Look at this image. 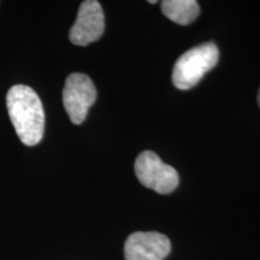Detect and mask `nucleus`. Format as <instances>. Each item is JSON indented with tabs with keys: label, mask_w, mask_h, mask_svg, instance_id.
Segmentation results:
<instances>
[{
	"label": "nucleus",
	"mask_w": 260,
	"mask_h": 260,
	"mask_svg": "<svg viewBox=\"0 0 260 260\" xmlns=\"http://www.w3.org/2000/svg\"><path fill=\"white\" fill-rule=\"evenodd\" d=\"M6 106L16 134L27 146H35L45 132V112L40 98L24 84L11 87L6 95Z\"/></svg>",
	"instance_id": "obj_1"
},
{
	"label": "nucleus",
	"mask_w": 260,
	"mask_h": 260,
	"mask_svg": "<svg viewBox=\"0 0 260 260\" xmlns=\"http://www.w3.org/2000/svg\"><path fill=\"white\" fill-rule=\"evenodd\" d=\"M218 47L213 42H206L184 52L176 60L172 70V83L177 89L188 90L217 65Z\"/></svg>",
	"instance_id": "obj_2"
},
{
	"label": "nucleus",
	"mask_w": 260,
	"mask_h": 260,
	"mask_svg": "<svg viewBox=\"0 0 260 260\" xmlns=\"http://www.w3.org/2000/svg\"><path fill=\"white\" fill-rule=\"evenodd\" d=\"M135 175L140 183L159 194H169L178 186L176 169L165 164L154 152L145 151L135 160Z\"/></svg>",
	"instance_id": "obj_3"
},
{
	"label": "nucleus",
	"mask_w": 260,
	"mask_h": 260,
	"mask_svg": "<svg viewBox=\"0 0 260 260\" xmlns=\"http://www.w3.org/2000/svg\"><path fill=\"white\" fill-rule=\"evenodd\" d=\"M95 100L96 89L89 76L75 73L68 77L63 89V104L74 124L83 123Z\"/></svg>",
	"instance_id": "obj_4"
},
{
	"label": "nucleus",
	"mask_w": 260,
	"mask_h": 260,
	"mask_svg": "<svg viewBox=\"0 0 260 260\" xmlns=\"http://www.w3.org/2000/svg\"><path fill=\"white\" fill-rule=\"evenodd\" d=\"M105 30V17L99 2L86 0L80 6L76 22L70 29V41L77 46H87L99 40Z\"/></svg>",
	"instance_id": "obj_5"
},
{
	"label": "nucleus",
	"mask_w": 260,
	"mask_h": 260,
	"mask_svg": "<svg viewBox=\"0 0 260 260\" xmlns=\"http://www.w3.org/2000/svg\"><path fill=\"white\" fill-rule=\"evenodd\" d=\"M171 251L170 240L160 233H134L125 241V260H164Z\"/></svg>",
	"instance_id": "obj_6"
},
{
	"label": "nucleus",
	"mask_w": 260,
	"mask_h": 260,
	"mask_svg": "<svg viewBox=\"0 0 260 260\" xmlns=\"http://www.w3.org/2000/svg\"><path fill=\"white\" fill-rule=\"evenodd\" d=\"M161 11L170 21L187 25L198 18L200 8L195 0H165L161 3Z\"/></svg>",
	"instance_id": "obj_7"
},
{
	"label": "nucleus",
	"mask_w": 260,
	"mask_h": 260,
	"mask_svg": "<svg viewBox=\"0 0 260 260\" xmlns=\"http://www.w3.org/2000/svg\"><path fill=\"white\" fill-rule=\"evenodd\" d=\"M258 104H259V107H260V88H259V92H258Z\"/></svg>",
	"instance_id": "obj_8"
},
{
	"label": "nucleus",
	"mask_w": 260,
	"mask_h": 260,
	"mask_svg": "<svg viewBox=\"0 0 260 260\" xmlns=\"http://www.w3.org/2000/svg\"><path fill=\"white\" fill-rule=\"evenodd\" d=\"M149 4H157V2H155V0H151V2H148Z\"/></svg>",
	"instance_id": "obj_9"
}]
</instances>
